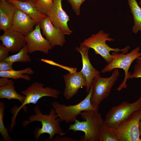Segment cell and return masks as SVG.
Instances as JSON below:
<instances>
[{
    "label": "cell",
    "mask_w": 141,
    "mask_h": 141,
    "mask_svg": "<svg viewBox=\"0 0 141 141\" xmlns=\"http://www.w3.org/2000/svg\"><path fill=\"white\" fill-rule=\"evenodd\" d=\"M35 114L31 115L28 118V120L23 121L22 126L25 128L30 123L34 121L40 122L42 124L41 128H38L34 130V137L38 140L41 135L44 133L49 134V139L52 140L56 134L59 136L64 135L67 131L63 132L62 128L60 122L61 121L57 116L55 110L52 108L48 114H43L38 106L34 108Z\"/></svg>",
    "instance_id": "obj_1"
},
{
    "label": "cell",
    "mask_w": 141,
    "mask_h": 141,
    "mask_svg": "<svg viewBox=\"0 0 141 141\" xmlns=\"http://www.w3.org/2000/svg\"><path fill=\"white\" fill-rule=\"evenodd\" d=\"M80 115L84 120L76 119L74 124L70 125L68 130L84 132L85 135L81 141H99V131L104 123L101 113L98 110H88L83 111Z\"/></svg>",
    "instance_id": "obj_2"
},
{
    "label": "cell",
    "mask_w": 141,
    "mask_h": 141,
    "mask_svg": "<svg viewBox=\"0 0 141 141\" xmlns=\"http://www.w3.org/2000/svg\"><path fill=\"white\" fill-rule=\"evenodd\" d=\"M61 92L56 89L49 87H44L43 84L35 82L30 85L21 93L25 96V99L21 105L19 107L15 106L11 109L13 116L11 118V123L10 131H12L16 124L17 116L21 109L26 105L30 104H36L41 98L44 97H49L57 98Z\"/></svg>",
    "instance_id": "obj_3"
},
{
    "label": "cell",
    "mask_w": 141,
    "mask_h": 141,
    "mask_svg": "<svg viewBox=\"0 0 141 141\" xmlns=\"http://www.w3.org/2000/svg\"><path fill=\"white\" fill-rule=\"evenodd\" d=\"M109 35L108 33L104 32L103 30H101L97 33L92 34L91 36L85 39L80 43V45L92 49L95 54L99 55L108 64L109 63L112 59V55L110 52V51L117 52L121 51L127 53L130 48L129 46L121 49L110 47L107 44L106 41H112L114 40L110 38Z\"/></svg>",
    "instance_id": "obj_4"
},
{
    "label": "cell",
    "mask_w": 141,
    "mask_h": 141,
    "mask_svg": "<svg viewBox=\"0 0 141 141\" xmlns=\"http://www.w3.org/2000/svg\"><path fill=\"white\" fill-rule=\"evenodd\" d=\"M140 48L137 47L128 53L122 52L121 53L113 51L112 53V59L111 61L105 65L101 71L102 73L110 72L113 70L118 68L122 69L125 72V78L122 83L118 87V91L127 87L126 81L131 73L128 71L132 62L141 56L139 52Z\"/></svg>",
    "instance_id": "obj_5"
},
{
    "label": "cell",
    "mask_w": 141,
    "mask_h": 141,
    "mask_svg": "<svg viewBox=\"0 0 141 141\" xmlns=\"http://www.w3.org/2000/svg\"><path fill=\"white\" fill-rule=\"evenodd\" d=\"M92 91L91 86L89 92L86 97L78 103L67 105L54 101L52 103L57 117L61 121H64L66 123L73 122L77 117L83 111L88 110H96L92 105L91 98Z\"/></svg>",
    "instance_id": "obj_6"
},
{
    "label": "cell",
    "mask_w": 141,
    "mask_h": 141,
    "mask_svg": "<svg viewBox=\"0 0 141 141\" xmlns=\"http://www.w3.org/2000/svg\"><path fill=\"white\" fill-rule=\"evenodd\" d=\"M119 75L118 70L116 69L109 77H103L99 75L93 79L91 102L96 109L98 110L99 104L109 96Z\"/></svg>",
    "instance_id": "obj_7"
},
{
    "label": "cell",
    "mask_w": 141,
    "mask_h": 141,
    "mask_svg": "<svg viewBox=\"0 0 141 141\" xmlns=\"http://www.w3.org/2000/svg\"><path fill=\"white\" fill-rule=\"evenodd\" d=\"M141 109L133 113L121 122L117 127L112 129L119 141H139Z\"/></svg>",
    "instance_id": "obj_8"
},
{
    "label": "cell",
    "mask_w": 141,
    "mask_h": 141,
    "mask_svg": "<svg viewBox=\"0 0 141 141\" xmlns=\"http://www.w3.org/2000/svg\"><path fill=\"white\" fill-rule=\"evenodd\" d=\"M139 109H141V96L134 102H123L112 107L105 115L104 124L110 128L115 129L121 122L135 111Z\"/></svg>",
    "instance_id": "obj_9"
},
{
    "label": "cell",
    "mask_w": 141,
    "mask_h": 141,
    "mask_svg": "<svg viewBox=\"0 0 141 141\" xmlns=\"http://www.w3.org/2000/svg\"><path fill=\"white\" fill-rule=\"evenodd\" d=\"M62 0H53L52 7L46 15L49 18L54 25L61 29L65 35H70L73 32L68 25L70 20L69 17L63 9Z\"/></svg>",
    "instance_id": "obj_10"
},
{
    "label": "cell",
    "mask_w": 141,
    "mask_h": 141,
    "mask_svg": "<svg viewBox=\"0 0 141 141\" xmlns=\"http://www.w3.org/2000/svg\"><path fill=\"white\" fill-rule=\"evenodd\" d=\"M28 54L39 51L48 54L53 48L46 39L42 36L39 23L37 24L35 28L25 36Z\"/></svg>",
    "instance_id": "obj_11"
},
{
    "label": "cell",
    "mask_w": 141,
    "mask_h": 141,
    "mask_svg": "<svg viewBox=\"0 0 141 141\" xmlns=\"http://www.w3.org/2000/svg\"><path fill=\"white\" fill-rule=\"evenodd\" d=\"M43 34L49 42L52 48L55 46L62 47L66 43L65 34L62 30L52 24L47 16L39 23Z\"/></svg>",
    "instance_id": "obj_12"
},
{
    "label": "cell",
    "mask_w": 141,
    "mask_h": 141,
    "mask_svg": "<svg viewBox=\"0 0 141 141\" xmlns=\"http://www.w3.org/2000/svg\"><path fill=\"white\" fill-rule=\"evenodd\" d=\"M65 87L63 95L66 99L71 98L79 89L86 86V79L81 72H70L63 76Z\"/></svg>",
    "instance_id": "obj_13"
},
{
    "label": "cell",
    "mask_w": 141,
    "mask_h": 141,
    "mask_svg": "<svg viewBox=\"0 0 141 141\" xmlns=\"http://www.w3.org/2000/svg\"><path fill=\"white\" fill-rule=\"evenodd\" d=\"M75 48L81 55L83 66L80 72L86 79V92L88 93L90 91L93 79L100 75V72L93 67L90 62L88 55V52L90 48L81 45L79 47H75Z\"/></svg>",
    "instance_id": "obj_14"
},
{
    "label": "cell",
    "mask_w": 141,
    "mask_h": 141,
    "mask_svg": "<svg viewBox=\"0 0 141 141\" xmlns=\"http://www.w3.org/2000/svg\"><path fill=\"white\" fill-rule=\"evenodd\" d=\"M0 36L2 44L6 46L10 52H17L27 45L25 36L22 34L11 28L4 32Z\"/></svg>",
    "instance_id": "obj_15"
},
{
    "label": "cell",
    "mask_w": 141,
    "mask_h": 141,
    "mask_svg": "<svg viewBox=\"0 0 141 141\" xmlns=\"http://www.w3.org/2000/svg\"><path fill=\"white\" fill-rule=\"evenodd\" d=\"M37 25L29 16L17 9L15 13L11 28L22 34L25 36L34 30Z\"/></svg>",
    "instance_id": "obj_16"
},
{
    "label": "cell",
    "mask_w": 141,
    "mask_h": 141,
    "mask_svg": "<svg viewBox=\"0 0 141 141\" xmlns=\"http://www.w3.org/2000/svg\"><path fill=\"white\" fill-rule=\"evenodd\" d=\"M16 7L6 0L0 1V30L4 32L11 28Z\"/></svg>",
    "instance_id": "obj_17"
},
{
    "label": "cell",
    "mask_w": 141,
    "mask_h": 141,
    "mask_svg": "<svg viewBox=\"0 0 141 141\" xmlns=\"http://www.w3.org/2000/svg\"><path fill=\"white\" fill-rule=\"evenodd\" d=\"M15 5L17 9L29 16L36 22V24L47 16L43 14L37 9L33 2L30 1L6 0Z\"/></svg>",
    "instance_id": "obj_18"
},
{
    "label": "cell",
    "mask_w": 141,
    "mask_h": 141,
    "mask_svg": "<svg viewBox=\"0 0 141 141\" xmlns=\"http://www.w3.org/2000/svg\"><path fill=\"white\" fill-rule=\"evenodd\" d=\"M14 84V81L11 79L7 85L0 87V98H5L8 100L17 99L22 103L25 99V96L20 94L16 91Z\"/></svg>",
    "instance_id": "obj_19"
},
{
    "label": "cell",
    "mask_w": 141,
    "mask_h": 141,
    "mask_svg": "<svg viewBox=\"0 0 141 141\" xmlns=\"http://www.w3.org/2000/svg\"><path fill=\"white\" fill-rule=\"evenodd\" d=\"M127 1L133 17L134 25L132 32L135 34L139 31L141 32V8L136 0H127Z\"/></svg>",
    "instance_id": "obj_20"
},
{
    "label": "cell",
    "mask_w": 141,
    "mask_h": 141,
    "mask_svg": "<svg viewBox=\"0 0 141 141\" xmlns=\"http://www.w3.org/2000/svg\"><path fill=\"white\" fill-rule=\"evenodd\" d=\"M34 73V71L32 69L28 67L20 70L14 69L8 71H0V77L15 79H22L28 81L31 79L29 75H32Z\"/></svg>",
    "instance_id": "obj_21"
},
{
    "label": "cell",
    "mask_w": 141,
    "mask_h": 141,
    "mask_svg": "<svg viewBox=\"0 0 141 141\" xmlns=\"http://www.w3.org/2000/svg\"><path fill=\"white\" fill-rule=\"evenodd\" d=\"M28 54L26 45L17 53L9 56L4 61L13 63L15 62H31V60Z\"/></svg>",
    "instance_id": "obj_22"
},
{
    "label": "cell",
    "mask_w": 141,
    "mask_h": 141,
    "mask_svg": "<svg viewBox=\"0 0 141 141\" xmlns=\"http://www.w3.org/2000/svg\"><path fill=\"white\" fill-rule=\"evenodd\" d=\"M99 141H119L112 129L104 124L102 125L99 134Z\"/></svg>",
    "instance_id": "obj_23"
},
{
    "label": "cell",
    "mask_w": 141,
    "mask_h": 141,
    "mask_svg": "<svg viewBox=\"0 0 141 141\" xmlns=\"http://www.w3.org/2000/svg\"><path fill=\"white\" fill-rule=\"evenodd\" d=\"M5 106L4 103L0 102V133L5 141H10L12 140L8 133V129L4 124L3 118Z\"/></svg>",
    "instance_id": "obj_24"
},
{
    "label": "cell",
    "mask_w": 141,
    "mask_h": 141,
    "mask_svg": "<svg viewBox=\"0 0 141 141\" xmlns=\"http://www.w3.org/2000/svg\"><path fill=\"white\" fill-rule=\"evenodd\" d=\"M33 2L39 11L46 15L52 7L53 0H37Z\"/></svg>",
    "instance_id": "obj_25"
},
{
    "label": "cell",
    "mask_w": 141,
    "mask_h": 141,
    "mask_svg": "<svg viewBox=\"0 0 141 141\" xmlns=\"http://www.w3.org/2000/svg\"><path fill=\"white\" fill-rule=\"evenodd\" d=\"M134 66V71L130 74L129 79L134 78H141V59L138 58Z\"/></svg>",
    "instance_id": "obj_26"
},
{
    "label": "cell",
    "mask_w": 141,
    "mask_h": 141,
    "mask_svg": "<svg viewBox=\"0 0 141 141\" xmlns=\"http://www.w3.org/2000/svg\"><path fill=\"white\" fill-rule=\"evenodd\" d=\"M87 0H67L71 5L72 9L77 15L80 13V7L82 4Z\"/></svg>",
    "instance_id": "obj_27"
},
{
    "label": "cell",
    "mask_w": 141,
    "mask_h": 141,
    "mask_svg": "<svg viewBox=\"0 0 141 141\" xmlns=\"http://www.w3.org/2000/svg\"><path fill=\"white\" fill-rule=\"evenodd\" d=\"M13 64L4 60L0 61V71H8L14 70Z\"/></svg>",
    "instance_id": "obj_28"
},
{
    "label": "cell",
    "mask_w": 141,
    "mask_h": 141,
    "mask_svg": "<svg viewBox=\"0 0 141 141\" xmlns=\"http://www.w3.org/2000/svg\"><path fill=\"white\" fill-rule=\"evenodd\" d=\"M8 49L2 44L0 45V61L5 60L9 56Z\"/></svg>",
    "instance_id": "obj_29"
},
{
    "label": "cell",
    "mask_w": 141,
    "mask_h": 141,
    "mask_svg": "<svg viewBox=\"0 0 141 141\" xmlns=\"http://www.w3.org/2000/svg\"><path fill=\"white\" fill-rule=\"evenodd\" d=\"M11 80H9L8 78L6 77H1L0 78V86H4L7 85Z\"/></svg>",
    "instance_id": "obj_30"
},
{
    "label": "cell",
    "mask_w": 141,
    "mask_h": 141,
    "mask_svg": "<svg viewBox=\"0 0 141 141\" xmlns=\"http://www.w3.org/2000/svg\"><path fill=\"white\" fill-rule=\"evenodd\" d=\"M54 141H76L77 139L67 137H57L53 139Z\"/></svg>",
    "instance_id": "obj_31"
},
{
    "label": "cell",
    "mask_w": 141,
    "mask_h": 141,
    "mask_svg": "<svg viewBox=\"0 0 141 141\" xmlns=\"http://www.w3.org/2000/svg\"><path fill=\"white\" fill-rule=\"evenodd\" d=\"M139 135L140 136H141V127H139Z\"/></svg>",
    "instance_id": "obj_32"
},
{
    "label": "cell",
    "mask_w": 141,
    "mask_h": 141,
    "mask_svg": "<svg viewBox=\"0 0 141 141\" xmlns=\"http://www.w3.org/2000/svg\"><path fill=\"white\" fill-rule=\"evenodd\" d=\"M37 0H23V1H30L34 2Z\"/></svg>",
    "instance_id": "obj_33"
},
{
    "label": "cell",
    "mask_w": 141,
    "mask_h": 141,
    "mask_svg": "<svg viewBox=\"0 0 141 141\" xmlns=\"http://www.w3.org/2000/svg\"><path fill=\"white\" fill-rule=\"evenodd\" d=\"M139 4V5L141 6V0H140Z\"/></svg>",
    "instance_id": "obj_34"
},
{
    "label": "cell",
    "mask_w": 141,
    "mask_h": 141,
    "mask_svg": "<svg viewBox=\"0 0 141 141\" xmlns=\"http://www.w3.org/2000/svg\"><path fill=\"white\" fill-rule=\"evenodd\" d=\"M141 127V121L140 122V127Z\"/></svg>",
    "instance_id": "obj_35"
},
{
    "label": "cell",
    "mask_w": 141,
    "mask_h": 141,
    "mask_svg": "<svg viewBox=\"0 0 141 141\" xmlns=\"http://www.w3.org/2000/svg\"><path fill=\"white\" fill-rule=\"evenodd\" d=\"M138 58L140 59H141V57H139L137 59H138Z\"/></svg>",
    "instance_id": "obj_36"
},
{
    "label": "cell",
    "mask_w": 141,
    "mask_h": 141,
    "mask_svg": "<svg viewBox=\"0 0 141 141\" xmlns=\"http://www.w3.org/2000/svg\"><path fill=\"white\" fill-rule=\"evenodd\" d=\"M19 1H23V0H17Z\"/></svg>",
    "instance_id": "obj_37"
},
{
    "label": "cell",
    "mask_w": 141,
    "mask_h": 141,
    "mask_svg": "<svg viewBox=\"0 0 141 141\" xmlns=\"http://www.w3.org/2000/svg\"><path fill=\"white\" fill-rule=\"evenodd\" d=\"M139 141H141V138L140 139V140Z\"/></svg>",
    "instance_id": "obj_38"
},
{
    "label": "cell",
    "mask_w": 141,
    "mask_h": 141,
    "mask_svg": "<svg viewBox=\"0 0 141 141\" xmlns=\"http://www.w3.org/2000/svg\"><path fill=\"white\" fill-rule=\"evenodd\" d=\"M3 0H0V1H3Z\"/></svg>",
    "instance_id": "obj_39"
}]
</instances>
